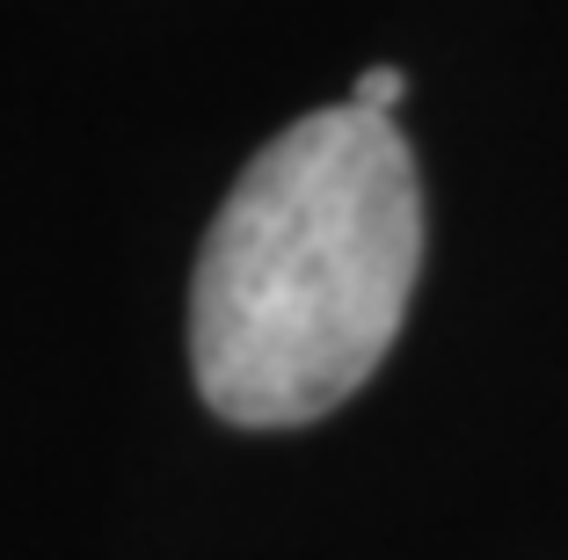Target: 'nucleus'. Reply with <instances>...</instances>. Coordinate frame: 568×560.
<instances>
[{
	"label": "nucleus",
	"instance_id": "f257e3e1",
	"mask_svg": "<svg viewBox=\"0 0 568 560\" xmlns=\"http://www.w3.org/2000/svg\"><path fill=\"white\" fill-rule=\"evenodd\" d=\"M423 263V182L394 116L284 124L219 204L190 284L197 394L234 429H300L394 349Z\"/></svg>",
	"mask_w": 568,
	"mask_h": 560
},
{
	"label": "nucleus",
	"instance_id": "f03ea898",
	"mask_svg": "<svg viewBox=\"0 0 568 560\" xmlns=\"http://www.w3.org/2000/svg\"><path fill=\"white\" fill-rule=\"evenodd\" d=\"M402 102H408V73L402 67H365L357 88H351V110H365V116H394Z\"/></svg>",
	"mask_w": 568,
	"mask_h": 560
}]
</instances>
